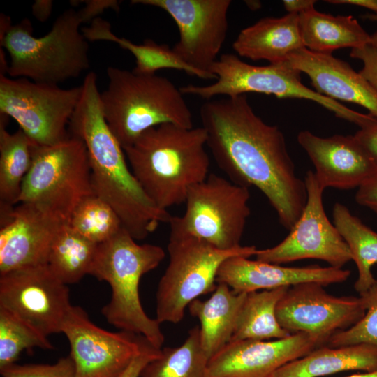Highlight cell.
<instances>
[{"instance_id": "22", "label": "cell", "mask_w": 377, "mask_h": 377, "mask_svg": "<svg viewBox=\"0 0 377 377\" xmlns=\"http://www.w3.org/2000/svg\"><path fill=\"white\" fill-rule=\"evenodd\" d=\"M303 47L298 14L294 13L262 18L242 29L232 43L239 56L269 64L285 61Z\"/></svg>"}, {"instance_id": "25", "label": "cell", "mask_w": 377, "mask_h": 377, "mask_svg": "<svg viewBox=\"0 0 377 377\" xmlns=\"http://www.w3.org/2000/svg\"><path fill=\"white\" fill-rule=\"evenodd\" d=\"M298 17L303 44L312 52L332 54L338 49L352 50L371 43V35L351 15L333 16L313 8Z\"/></svg>"}, {"instance_id": "28", "label": "cell", "mask_w": 377, "mask_h": 377, "mask_svg": "<svg viewBox=\"0 0 377 377\" xmlns=\"http://www.w3.org/2000/svg\"><path fill=\"white\" fill-rule=\"evenodd\" d=\"M333 223L348 244L357 268L355 282L360 294L367 291L376 281L371 267L377 263V232L351 214L344 205L336 202L332 210Z\"/></svg>"}, {"instance_id": "30", "label": "cell", "mask_w": 377, "mask_h": 377, "mask_svg": "<svg viewBox=\"0 0 377 377\" xmlns=\"http://www.w3.org/2000/svg\"><path fill=\"white\" fill-rule=\"evenodd\" d=\"M98 245L66 223L51 246L47 265L64 283H75L89 274Z\"/></svg>"}, {"instance_id": "4", "label": "cell", "mask_w": 377, "mask_h": 377, "mask_svg": "<svg viewBox=\"0 0 377 377\" xmlns=\"http://www.w3.org/2000/svg\"><path fill=\"white\" fill-rule=\"evenodd\" d=\"M108 84L101 92L105 119L123 149L146 130L162 124L193 127L184 95L169 79L109 66Z\"/></svg>"}, {"instance_id": "39", "label": "cell", "mask_w": 377, "mask_h": 377, "mask_svg": "<svg viewBox=\"0 0 377 377\" xmlns=\"http://www.w3.org/2000/svg\"><path fill=\"white\" fill-rule=\"evenodd\" d=\"M83 2L84 6L77 10L82 23L91 22L105 10L111 8L119 10V1L115 0H89Z\"/></svg>"}, {"instance_id": "33", "label": "cell", "mask_w": 377, "mask_h": 377, "mask_svg": "<svg viewBox=\"0 0 377 377\" xmlns=\"http://www.w3.org/2000/svg\"><path fill=\"white\" fill-rule=\"evenodd\" d=\"M35 347L54 348L47 337L0 309V369L15 363L22 351Z\"/></svg>"}, {"instance_id": "6", "label": "cell", "mask_w": 377, "mask_h": 377, "mask_svg": "<svg viewBox=\"0 0 377 377\" xmlns=\"http://www.w3.org/2000/svg\"><path fill=\"white\" fill-rule=\"evenodd\" d=\"M82 23L78 11L68 8L40 37L32 35L28 19L11 25L0 36L1 47L10 58L7 73L54 85L80 76L90 66L89 43L82 32Z\"/></svg>"}, {"instance_id": "1", "label": "cell", "mask_w": 377, "mask_h": 377, "mask_svg": "<svg viewBox=\"0 0 377 377\" xmlns=\"http://www.w3.org/2000/svg\"><path fill=\"white\" fill-rule=\"evenodd\" d=\"M200 115L218 166L232 182L258 188L279 223L290 230L306 205L307 192L282 131L254 112L246 94L207 101Z\"/></svg>"}, {"instance_id": "21", "label": "cell", "mask_w": 377, "mask_h": 377, "mask_svg": "<svg viewBox=\"0 0 377 377\" xmlns=\"http://www.w3.org/2000/svg\"><path fill=\"white\" fill-rule=\"evenodd\" d=\"M286 60L309 77L318 94L334 101L360 105L377 119V91L347 62L332 54L314 52L306 47L290 54Z\"/></svg>"}, {"instance_id": "40", "label": "cell", "mask_w": 377, "mask_h": 377, "mask_svg": "<svg viewBox=\"0 0 377 377\" xmlns=\"http://www.w3.org/2000/svg\"><path fill=\"white\" fill-rule=\"evenodd\" d=\"M354 136L377 167V123L360 128Z\"/></svg>"}, {"instance_id": "34", "label": "cell", "mask_w": 377, "mask_h": 377, "mask_svg": "<svg viewBox=\"0 0 377 377\" xmlns=\"http://www.w3.org/2000/svg\"><path fill=\"white\" fill-rule=\"evenodd\" d=\"M360 296L366 307L365 314L353 325L333 334L328 339L327 346L368 343L377 346V280Z\"/></svg>"}, {"instance_id": "13", "label": "cell", "mask_w": 377, "mask_h": 377, "mask_svg": "<svg viewBox=\"0 0 377 377\" xmlns=\"http://www.w3.org/2000/svg\"><path fill=\"white\" fill-rule=\"evenodd\" d=\"M304 181L307 200L300 217L282 242L272 248L258 249L256 260L279 265L313 258L342 268L353 257L348 244L326 215L323 203L325 189L311 170L306 173Z\"/></svg>"}, {"instance_id": "35", "label": "cell", "mask_w": 377, "mask_h": 377, "mask_svg": "<svg viewBox=\"0 0 377 377\" xmlns=\"http://www.w3.org/2000/svg\"><path fill=\"white\" fill-rule=\"evenodd\" d=\"M2 377H75L74 362L70 355L53 364H12L0 369Z\"/></svg>"}, {"instance_id": "5", "label": "cell", "mask_w": 377, "mask_h": 377, "mask_svg": "<svg viewBox=\"0 0 377 377\" xmlns=\"http://www.w3.org/2000/svg\"><path fill=\"white\" fill-rule=\"evenodd\" d=\"M164 258L162 247L139 244L122 228L110 239L98 245L89 273L111 287V300L101 310L108 323L144 337L160 349L165 341L161 323L145 312L139 284L141 277L156 268Z\"/></svg>"}, {"instance_id": "38", "label": "cell", "mask_w": 377, "mask_h": 377, "mask_svg": "<svg viewBox=\"0 0 377 377\" xmlns=\"http://www.w3.org/2000/svg\"><path fill=\"white\" fill-rule=\"evenodd\" d=\"M355 199L377 215V170L357 188Z\"/></svg>"}, {"instance_id": "15", "label": "cell", "mask_w": 377, "mask_h": 377, "mask_svg": "<svg viewBox=\"0 0 377 377\" xmlns=\"http://www.w3.org/2000/svg\"><path fill=\"white\" fill-rule=\"evenodd\" d=\"M365 312L360 296L336 297L314 282L290 287L276 309L278 322L284 330L290 334H307L320 346L353 325Z\"/></svg>"}, {"instance_id": "45", "label": "cell", "mask_w": 377, "mask_h": 377, "mask_svg": "<svg viewBox=\"0 0 377 377\" xmlns=\"http://www.w3.org/2000/svg\"><path fill=\"white\" fill-rule=\"evenodd\" d=\"M371 44L377 47V29L376 31L371 35Z\"/></svg>"}, {"instance_id": "16", "label": "cell", "mask_w": 377, "mask_h": 377, "mask_svg": "<svg viewBox=\"0 0 377 377\" xmlns=\"http://www.w3.org/2000/svg\"><path fill=\"white\" fill-rule=\"evenodd\" d=\"M69 342L75 377H117L141 350L146 339L123 331L112 332L92 323L73 306L62 329Z\"/></svg>"}, {"instance_id": "11", "label": "cell", "mask_w": 377, "mask_h": 377, "mask_svg": "<svg viewBox=\"0 0 377 377\" xmlns=\"http://www.w3.org/2000/svg\"><path fill=\"white\" fill-rule=\"evenodd\" d=\"M81 94L82 84L62 89L0 75V113L14 119L34 145H54L70 137L68 125Z\"/></svg>"}, {"instance_id": "41", "label": "cell", "mask_w": 377, "mask_h": 377, "mask_svg": "<svg viewBox=\"0 0 377 377\" xmlns=\"http://www.w3.org/2000/svg\"><path fill=\"white\" fill-rule=\"evenodd\" d=\"M53 1L50 0H37L32 6L33 15L39 21L45 22L51 15Z\"/></svg>"}, {"instance_id": "24", "label": "cell", "mask_w": 377, "mask_h": 377, "mask_svg": "<svg viewBox=\"0 0 377 377\" xmlns=\"http://www.w3.org/2000/svg\"><path fill=\"white\" fill-rule=\"evenodd\" d=\"M377 370V346L358 343L320 346L276 371L271 377H320L347 371Z\"/></svg>"}, {"instance_id": "23", "label": "cell", "mask_w": 377, "mask_h": 377, "mask_svg": "<svg viewBox=\"0 0 377 377\" xmlns=\"http://www.w3.org/2000/svg\"><path fill=\"white\" fill-rule=\"evenodd\" d=\"M246 294L219 283L209 298L196 299L188 305L190 313L200 323L201 343L209 359L231 341Z\"/></svg>"}, {"instance_id": "2", "label": "cell", "mask_w": 377, "mask_h": 377, "mask_svg": "<svg viewBox=\"0 0 377 377\" xmlns=\"http://www.w3.org/2000/svg\"><path fill=\"white\" fill-rule=\"evenodd\" d=\"M97 75L91 71L69 125L70 135L87 148L93 193L117 214L123 228L135 240L154 232L172 216L157 207L145 193L126 162L124 151L103 116Z\"/></svg>"}, {"instance_id": "31", "label": "cell", "mask_w": 377, "mask_h": 377, "mask_svg": "<svg viewBox=\"0 0 377 377\" xmlns=\"http://www.w3.org/2000/svg\"><path fill=\"white\" fill-rule=\"evenodd\" d=\"M209 360L202 346L200 327L195 326L180 346L161 350L140 377H207Z\"/></svg>"}, {"instance_id": "12", "label": "cell", "mask_w": 377, "mask_h": 377, "mask_svg": "<svg viewBox=\"0 0 377 377\" xmlns=\"http://www.w3.org/2000/svg\"><path fill=\"white\" fill-rule=\"evenodd\" d=\"M72 306L67 285L47 265L0 274V309L46 337L62 332Z\"/></svg>"}, {"instance_id": "20", "label": "cell", "mask_w": 377, "mask_h": 377, "mask_svg": "<svg viewBox=\"0 0 377 377\" xmlns=\"http://www.w3.org/2000/svg\"><path fill=\"white\" fill-rule=\"evenodd\" d=\"M350 275L348 269L330 266L283 267L237 256L222 263L217 272L216 283H224L238 293H249L309 282L325 286L342 283Z\"/></svg>"}, {"instance_id": "29", "label": "cell", "mask_w": 377, "mask_h": 377, "mask_svg": "<svg viewBox=\"0 0 377 377\" xmlns=\"http://www.w3.org/2000/svg\"><path fill=\"white\" fill-rule=\"evenodd\" d=\"M5 114L0 121V206L19 203L23 180L32 163L33 142L19 128L13 133L6 129Z\"/></svg>"}, {"instance_id": "14", "label": "cell", "mask_w": 377, "mask_h": 377, "mask_svg": "<svg viewBox=\"0 0 377 377\" xmlns=\"http://www.w3.org/2000/svg\"><path fill=\"white\" fill-rule=\"evenodd\" d=\"M131 3L156 7L169 14L179 32L174 52L191 67L210 73L209 68L219 59L226 38L230 0H132Z\"/></svg>"}, {"instance_id": "44", "label": "cell", "mask_w": 377, "mask_h": 377, "mask_svg": "<svg viewBox=\"0 0 377 377\" xmlns=\"http://www.w3.org/2000/svg\"><path fill=\"white\" fill-rule=\"evenodd\" d=\"M345 377H377V370L371 372H364L362 374H353Z\"/></svg>"}, {"instance_id": "37", "label": "cell", "mask_w": 377, "mask_h": 377, "mask_svg": "<svg viewBox=\"0 0 377 377\" xmlns=\"http://www.w3.org/2000/svg\"><path fill=\"white\" fill-rule=\"evenodd\" d=\"M161 353V349L154 346L146 340L141 350L133 358L128 367L117 377H140L145 367Z\"/></svg>"}, {"instance_id": "46", "label": "cell", "mask_w": 377, "mask_h": 377, "mask_svg": "<svg viewBox=\"0 0 377 377\" xmlns=\"http://www.w3.org/2000/svg\"><path fill=\"white\" fill-rule=\"evenodd\" d=\"M367 19L372 21H376L377 22V14H367L364 16Z\"/></svg>"}, {"instance_id": "32", "label": "cell", "mask_w": 377, "mask_h": 377, "mask_svg": "<svg viewBox=\"0 0 377 377\" xmlns=\"http://www.w3.org/2000/svg\"><path fill=\"white\" fill-rule=\"evenodd\" d=\"M66 223L97 244L108 241L123 228L112 207L95 195L82 200L73 209Z\"/></svg>"}, {"instance_id": "3", "label": "cell", "mask_w": 377, "mask_h": 377, "mask_svg": "<svg viewBox=\"0 0 377 377\" xmlns=\"http://www.w3.org/2000/svg\"><path fill=\"white\" fill-rule=\"evenodd\" d=\"M207 133L201 127L162 124L124 149L133 175L161 209L185 202L189 189L209 175Z\"/></svg>"}, {"instance_id": "43", "label": "cell", "mask_w": 377, "mask_h": 377, "mask_svg": "<svg viewBox=\"0 0 377 377\" xmlns=\"http://www.w3.org/2000/svg\"><path fill=\"white\" fill-rule=\"evenodd\" d=\"M334 4H350L366 8L377 14V0H330L326 1Z\"/></svg>"}, {"instance_id": "42", "label": "cell", "mask_w": 377, "mask_h": 377, "mask_svg": "<svg viewBox=\"0 0 377 377\" xmlns=\"http://www.w3.org/2000/svg\"><path fill=\"white\" fill-rule=\"evenodd\" d=\"M314 0H285L283 4L288 13L300 14L314 8Z\"/></svg>"}, {"instance_id": "26", "label": "cell", "mask_w": 377, "mask_h": 377, "mask_svg": "<svg viewBox=\"0 0 377 377\" xmlns=\"http://www.w3.org/2000/svg\"><path fill=\"white\" fill-rule=\"evenodd\" d=\"M82 31L88 41H112L131 52L135 59V66L132 70L134 73L156 74L158 70L170 68L183 71L202 79H217L211 73L198 71L184 63L166 44H158L151 39H147L142 44L137 45L125 38L118 37L112 33L110 22L101 17L92 20L91 25L83 27Z\"/></svg>"}, {"instance_id": "17", "label": "cell", "mask_w": 377, "mask_h": 377, "mask_svg": "<svg viewBox=\"0 0 377 377\" xmlns=\"http://www.w3.org/2000/svg\"><path fill=\"white\" fill-rule=\"evenodd\" d=\"M0 206V274L47 265L51 246L66 221L31 203Z\"/></svg>"}, {"instance_id": "36", "label": "cell", "mask_w": 377, "mask_h": 377, "mask_svg": "<svg viewBox=\"0 0 377 377\" xmlns=\"http://www.w3.org/2000/svg\"><path fill=\"white\" fill-rule=\"evenodd\" d=\"M350 56L363 64L360 73L377 91V47L371 43L352 49Z\"/></svg>"}, {"instance_id": "8", "label": "cell", "mask_w": 377, "mask_h": 377, "mask_svg": "<svg viewBox=\"0 0 377 377\" xmlns=\"http://www.w3.org/2000/svg\"><path fill=\"white\" fill-rule=\"evenodd\" d=\"M255 246H241L230 250L219 249L206 242L170 228L168 265L156 292V320L177 324L186 308L198 297L212 293L222 263L237 256H256Z\"/></svg>"}, {"instance_id": "7", "label": "cell", "mask_w": 377, "mask_h": 377, "mask_svg": "<svg viewBox=\"0 0 377 377\" xmlns=\"http://www.w3.org/2000/svg\"><path fill=\"white\" fill-rule=\"evenodd\" d=\"M209 71L216 76L215 82L205 86L181 87L182 94L196 96L207 101L219 95L232 97L249 92L274 95L279 98L306 99L320 104L360 128L377 123V119L371 114L353 110L306 87L302 82L301 72L287 60L255 66L244 62L236 54L225 53L219 56Z\"/></svg>"}, {"instance_id": "27", "label": "cell", "mask_w": 377, "mask_h": 377, "mask_svg": "<svg viewBox=\"0 0 377 377\" xmlns=\"http://www.w3.org/2000/svg\"><path fill=\"white\" fill-rule=\"evenodd\" d=\"M289 288L281 287L247 293L230 341L278 339L290 335L280 325L276 314V306Z\"/></svg>"}, {"instance_id": "9", "label": "cell", "mask_w": 377, "mask_h": 377, "mask_svg": "<svg viewBox=\"0 0 377 377\" xmlns=\"http://www.w3.org/2000/svg\"><path fill=\"white\" fill-rule=\"evenodd\" d=\"M31 154V165L23 180L19 203L44 207L67 221L82 200L94 195L84 142L70 135L54 145L33 144Z\"/></svg>"}, {"instance_id": "18", "label": "cell", "mask_w": 377, "mask_h": 377, "mask_svg": "<svg viewBox=\"0 0 377 377\" xmlns=\"http://www.w3.org/2000/svg\"><path fill=\"white\" fill-rule=\"evenodd\" d=\"M317 346L315 338L300 332L273 340L232 341L209 359L207 377H271Z\"/></svg>"}, {"instance_id": "10", "label": "cell", "mask_w": 377, "mask_h": 377, "mask_svg": "<svg viewBox=\"0 0 377 377\" xmlns=\"http://www.w3.org/2000/svg\"><path fill=\"white\" fill-rule=\"evenodd\" d=\"M249 188L215 174L188 191L185 212L172 216L173 228L221 250L240 247L251 209Z\"/></svg>"}, {"instance_id": "19", "label": "cell", "mask_w": 377, "mask_h": 377, "mask_svg": "<svg viewBox=\"0 0 377 377\" xmlns=\"http://www.w3.org/2000/svg\"><path fill=\"white\" fill-rule=\"evenodd\" d=\"M297 142L313 163L316 177L324 189L358 188L377 170L354 135L323 138L302 131Z\"/></svg>"}]
</instances>
